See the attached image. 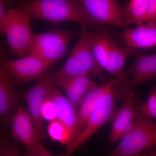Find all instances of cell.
<instances>
[{
	"mask_svg": "<svg viewBox=\"0 0 156 156\" xmlns=\"http://www.w3.org/2000/svg\"><path fill=\"white\" fill-rule=\"evenodd\" d=\"M0 156H19V148L15 143L6 139L0 148Z\"/></svg>",
	"mask_w": 156,
	"mask_h": 156,
	"instance_id": "obj_24",
	"label": "cell"
},
{
	"mask_svg": "<svg viewBox=\"0 0 156 156\" xmlns=\"http://www.w3.org/2000/svg\"><path fill=\"white\" fill-rule=\"evenodd\" d=\"M80 39L72 50L69 58L61 69L53 73V83L73 77L88 75L89 74L105 81L103 75L104 70L96 62L87 36V27L81 25Z\"/></svg>",
	"mask_w": 156,
	"mask_h": 156,
	"instance_id": "obj_2",
	"label": "cell"
},
{
	"mask_svg": "<svg viewBox=\"0 0 156 156\" xmlns=\"http://www.w3.org/2000/svg\"><path fill=\"white\" fill-rule=\"evenodd\" d=\"M149 3V0H130L122 10L126 26L132 23L140 26L145 23Z\"/></svg>",
	"mask_w": 156,
	"mask_h": 156,
	"instance_id": "obj_20",
	"label": "cell"
},
{
	"mask_svg": "<svg viewBox=\"0 0 156 156\" xmlns=\"http://www.w3.org/2000/svg\"><path fill=\"white\" fill-rule=\"evenodd\" d=\"M0 50V123L9 122L10 117L18 108L20 98L2 63Z\"/></svg>",
	"mask_w": 156,
	"mask_h": 156,
	"instance_id": "obj_14",
	"label": "cell"
},
{
	"mask_svg": "<svg viewBox=\"0 0 156 156\" xmlns=\"http://www.w3.org/2000/svg\"><path fill=\"white\" fill-rule=\"evenodd\" d=\"M86 33L94 58L96 62L103 69L107 53L112 40L107 29L94 32H89L87 30Z\"/></svg>",
	"mask_w": 156,
	"mask_h": 156,
	"instance_id": "obj_19",
	"label": "cell"
},
{
	"mask_svg": "<svg viewBox=\"0 0 156 156\" xmlns=\"http://www.w3.org/2000/svg\"><path fill=\"white\" fill-rule=\"evenodd\" d=\"M11 4L30 19L42 20L54 24L76 22L87 27H97L77 0H13Z\"/></svg>",
	"mask_w": 156,
	"mask_h": 156,
	"instance_id": "obj_1",
	"label": "cell"
},
{
	"mask_svg": "<svg viewBox=\"0 0 156 156\" xmlns=\"http://www.w3.org/2000/svg\"><path fill=\"white\" fill-rule=\"evenodd\" d=\"M50 96L56 109L57 120L68 131L72 138L71 144L80 134L76 109L56 85L52 88Z\"/></svg>",
	"mask_w": 156,
	"mask_h": 156,
	"instance_id": "obj_13",
	"label": "cell"
},
{
	"mask_svg": "<svg viewBox=\"0 0 156 156\" xmlns=\"http://www.w3.org/2000/svg\"><path fill=\"white\" fill-rule=\"evenodd\" d=\"M89 19L97 27L112 25L126 28L122 9L116 0H77Z\"/></svg>",
	"mask_w": 156,
	"mask_h": 156,
	"instance_id": "obj_9",
	"label": "cell"
},
{
	"mask_svg": "<svg viewBox=\"0 0 156 156\" xmlns=\"http://www.w3.org/2000/svg\"><path fill=\"white\" fill-rule=\"evenodd\" d=\"M23 156H38V155L36 153L26 148V150L25 151Z\"/></svg>",
	"mask_w": 156,
	"mask_h": 156,
	"instance_id": "obj_30",
	"label": "cell"
},
{
	"mask_svg": "<svg viewBox=\"0 0 156 156\" xmlns=\"http://www.w3.org/2000/svg\"><path fill=\"white\" fill-rule=\"evenodd\" d=\"M142 113L149 118L156 119V90L154 89L147 101L143 106Z\"/></svg>",
	"mask_w": 156,
	"mask_h": 156,
	"instance_id": "obj_22",
	"label": "cell"
},
{
	"mask_svg": "<svg viewBox=\"0 0 156 156\" xmlns=\"http://www.w3.org/2000/svg\"><path fill=\"white\" fill-rule=\"evenodd\" d=\"M13 0H0V35L4 34L8 12L7 6L11 4Z\"/></svg>",
	"mask_w": 156,
	"mask_h": 156,
	"instance_id": "obj_25",
	"label": "cell"
},
{
	"mask_svg": "<svg viewBox=\"0 0 156 156\" xmlns=\"http://www.w3.org/2000/svg\"><path fill=\"white\" fill-rule=\"evenodd\" d=\"M139 156H149V154L147 152H146L142 155H140Z\"/></svg>",
	"mask_w": 156,
	"mask_h": 156,
	"instance_id": "obj_32",
	"label": "cell"
},
{
	"mask_svg": "<svg viewBox=\"0 0 156 156\" xmlns=\"http://www.w3.org/2000/svg\"><path fill=\"white\" fill-rule=\"evenodd\" d=\"M152 21H156V0H149L146 17L145 23Z\"/></svg>",
	"mask_w": 156,
	"mask_h": 156,
	"instance_id": "obj_26",
	"label": "cell"
},
{
	"mask_svg": "<svg viewBox=\"0 0 156 156\" xmlns=\"http://www.w3.org/2000/svg\"><path fill=\"white\" fill-rule=\"evenodd\" d=\"M6 139L7 137H6L5 132L2 128L0 129V148Z\"/></svg>",
	"mask_w": 156,
	"mask_h": 156,
	"instance_id": "obj_29",
	"label": "cell"
},
{
	"mask_svg": "<svg viewBox=\"0 0 156 156\" xmlns=\"http://www.w3.org/2000/svg\"><path fill=\"white\" fill-rule=\"evenodd\" d=\"M122 83L113 87L105 94L89 117L86 127L76 139L68 146L66 153L63 156L72 155L89 137L105 123L111 121L116 111L115 102L117 99L119 87Z\"/></svg>",
	"mask_w": 156,
	"mask_h": 156,
	"instance_id": "obj_6",
	"label": "cell"
},
{
	"mask_svg": "<svg viewBox=\"0 0 156 156\" xmlns=\"http://www.w3.org/2000/svg\"><path fill=\"white\" fill-rule=\"evenodd\" d=\"M154 89H155V90H156V87H155L154 88Z\"/></svg>",
	"mask_w": 156,
	"mask_h": 156,
	"instance_id": "obj_33",
	"label": "cell"
},
{
	"mask_svg": "<svg viewBox=\"0 0 156 156\" xmlns=\"http://www.w3.org/2000/svg\"><path fill=\"white\" fill-rule=\"evenodd\" d=\"M134 123V120H132V121H130L127 125H126L123 128L122 130L121 133H120V139L122 138L123 136H125L126 134H128L131 131V129L133 128Z\"/></svg>",
	"mask_w": 156,
	"mask_h": 156,
	"instance_id": "obj_28",
	"label": "cell"
},
{
	"mask_svg": "<svg viewBox=\"0 0 156 156\" xmlns=\"http://www.w3.org/2000/svg\"><path fill=\"white\" fill-rule=\"evenodd\" d=\"M9 122L14 138L23 144L26 148L37 154V144L39 139L28 110L22 106L18 107Z\"/></svg>",
	"mask_w": 156,
	"mask_h": 156,
	"instance_id": "obj_12",
	"label": "cell"
},
{
	"mask_svg": "<svg viewBox=\"0 0 156 156\" xmlns=\"http://www.w3.org/2000/svg\"><path fill=\"white\" fill-rule=\"evenodd\" d=\"M1 48H2V46H1V47L0 46V50H1Z\"/></svg>",
	"mask_w": 156,
	"mask_h": 156,
	"instance_id": "obj_34",
	"label": "cell"
},
{
	"mask_svg": "<svg viewBox=\"0 0 156 156\" xmlns=\"http://www.w3.org/2000/svg\"><path fill=\"white\" fill-rule=\"evenodd\" d=\"M2 63L14 87L40 80L50 66L40 58L30 55L18 59H10L6 55L3 47Z\"/></svg>",
	"mask_w": 156,
	"mask_h": 156,
	"instance_id": "obj_7",
	"label": "cell"
},
{
	"mask_svg": "<svg viewBox=\"0 0 156 156\" xmlns=\"http://www.w3.org/2000/svg\"><path fill=\"white\" fill-rule=\"evenodd\" d=\"M150 156H156V149L151 153Z\"/></svg>",
	"mask_w": 156,
	"mask_h": 156,
	"instance_id": "obj_31",
	"label": "cell"
},
{
	"mask_svg": "<svg viewBox=\"0 0 156 156\" xmlns=\"http://www.w3.org/2000/svg\"><path fill=\"white\" fill-rule=\"evenodd\" d=\"M131 48H123L116 44L112 41L107 53L104 70L115 76H122L124 74V67L126 60L132 54Z\"/></svg>",
	"mask_w": 156,
	"mask_h": 156,
	"instance_id": "obj_18",
	"label": "cell"
},
{
	"mask_svg": "<svg viewBox=\"0 0 156 156\" xmlns=\"http://www.w3.org/2000/svg\"><path fill=\"white\" fill-rule=\"evenodd\" d=\"M76 35L72 31L56 28L44 33L34 34L30 55L51 65L66 54L68 45Z\"/></svg>",
	"mask_w": 156,
	"mask_h": 156,
	"instance_id": "obj_5",
	"label": "cell"
},
{
	"mask_svg": "<svg viewBox=\"0 0 156 156\" xmlns=\"http://www.w3.org/2000/svg\"><path fill=\"white\" fill-rule=\"evenodd\" d=\"M123 100L122 106L115 112L111 120L112 128L109 140L112 144L120 139L121 131L130 121L134 120L136 113V105L131 91L125 96Z\"/></svg>",
	"mask_w": 156,
	"mask_h": 156,
	"instance_id": "obj_17",
	"label": "cell"
},
{
	"mask_svg": "<svg viewBox=\"0 0 156 156\" xmlns=\"http://www.w3.org/2000/svg\"><path fill=\"white\" fill-rule=\"evenodd\" d=\"M37 148L38 156H53L42 144L39 139L37 142Z\"/></svg>",
	"mask_w": 156,
	"mask_h": 156,
	"instance_id": "obj_27",
	"label": "cell"
},
{
	"mask_svg": "<svg viewBox=\"0 0 156 156\" xmlns=\"http://www.w3.org/2000/svg\"><path fill=\"white\" fill-rule=\"evenodd\" d=\"M56 86L64 89L67 98L76 109L85 95L98 87L87 75L77 76L58 81Z\"/></svg>",
	"mask_w": 156,
	"mask_h": 156,
	"instance_id": "obj_16",
	"label": "cell"
},
{
	"mask_svg": "<svg viewBox=\"0 0 156 156\" xmlns=\"http://www.w3.org/2000/svg\"><path fill=\"white\" fill-rule=\"evenodd\" d=\"M130 75L131 69L130 67L122 76L115 77L99 87L98 86L85 95L79 105V108L76 111L80 133L86 127L89 117L105 94L118 84L128 80Z\"/></svg>",
	"mask_w": 156,
	"mask_h": 156,
	"instance_id": "obj_10",
	"label": "cell"
},
{
	"mask_svg": "<svg viewBox=\"0 0 156 156\" xmlns=\"http://www.w3.org/2000/svg\"><path fill=\"white\" fill-rule=\"evenodd\" d=\"M48 132L51 139L62 144L68 146L72 142L68 131L58 120L50 122L48 127Z\"/></svg>",
	"mask_w": 156,
	"mask_h": 156,
	"instance_id": "obj_21",
	"label": "cell"
},
{
	"mask_svg": "<svg viewBox=\"0 0 156 156\" xmlns=\"http://www.w3.org/2000/svg\"><path fill=\"white\" fill-rule=\"evenodd\" d=\"M156 146V124L145 115H139L131 131L106 156H134Z\"/></svg>",
	"mask_w": 156,
	"mask_h": 156,
	"instance_id": "obj_3",
	"label": "cell"
},
{
	"mask_svg": "<svg viewBox=\"0 0 156 156\" xmlns=\"http://www.w3.org/2000/svg\"><path fill=\"white\" fill-rule=\"evenodd\" d=\"M41 113L43 119L49 122H51L57 120L56 109L50 95L43 104Z\"/></svg>",
	"mask_w": 156,
	"mask_h": 156,
	"instance_id": "obj_23",
	"label": "cell"
},
{
	"mask_svg": "<svg viewBox=\"0 0 156 156\" xmlns=\"http://www.w3.org/2000/svg\"><path fill=\"white\" fill-rule=\"evenodd\" d=\"M30 20L18 9L14 8L8 11L4 34L12 56L20 58L30 55L34 35Z\"/></svg>",
	"mask_w": 156,
	"mask_h": 156,
	"instance_id": "obj_4",
	"label": "cell"
},
{
	"mask_svg": "<svg viewBox=\"0 0 156 156\" xmlns=\"http://www.w3.org/2000/svg\"><path fill=\"white\" fill-rule=\"evenodd\" d=\"M140 155V154L139 155H136V156H139Z\"/></svg>",
	"mask_w": 156,
	"mask_h": 156,
	"instance_id": "obj_35",
	"label": "cell"
},
{
	"mask_svg": "<svg viewBox=\"0 0 156 156\" xmlns=\"http://www.w3.org/2000/svg\"><path fill=\"white\" fill-rule=\"evenodd\" d=\"M132 76L120 85L117 99L123 100L133 87L140 83L156 78V54L136 55L134 64L131 66Z\"/></svg>",
	"mask_w": 156,
	"mask_h": 156,
	"instance_id": "obj_11",
	"label": "cell"
},
{
	"mask_svg": "<svg viewBox=\"0 0 156 156\" xmlns=\"http://www.w3.org/2000/svg\"><path fill=\"white\" fill-rule=\"evenodd\" d=\"M134 29H127L120 34L129 48L146 49L156 47V21L146 22Z\"/></svg>",
	"mask_w": 156,
	"mask_h": 156,
	"instance_id": "obj_15",
	"label": "cell"
},
{
	"mask_svg": "<svg viewBox=\"0 0 156 156\" xmlns=\"http://www.w3.org/2000/svg\"><path fill=\"white\" fill-rule=\"evenodd\" d=\"M53 73L47 72L34 86L27 90L23 94V99L39 140L45 137L41 110L43 104L50 95L53 87Z\"/></svg>",
	"mask_w": 156,
	"mask_h": 156,
	"instance_id": "obj_8",
	"label": "cell"
}]
</instances>
